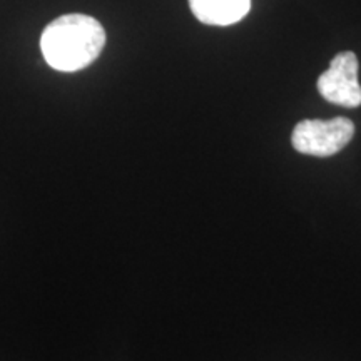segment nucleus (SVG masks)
I'll return each mask as SVG.
<instances>
[{
	"label": "nucleus",
	"mask_w": 361,
	"mask_h": 361,
	"mask_svg": "<svg viewBox=\"0 0 361 361\" xmlns=\"http://www.w3.org/2000/svg\"><path fill=\"white\" fill-rule=\"evenodd\" d=\"M106 45L101 22L84 13H67L51 22L40 37L45 62L61 72H78L92 64Z\"/></svg>",
	"instance_id": "1"
},
{
	"label": "nucleus",
	"mask_w": 361,
	"mask_h": 361,
	"mask_svg": "<svg viewBox=\"0 0 361 361\" xmlns=\"http://www.w3.org/2000/svg\"><path fill=\"white\" fill-rule=\"evenodd\" d=\"M355 135V124L348 117L335 119H305L293 129V147L301 154L329 157L350 144Z\"/></svg>",
	"instance_id": "2"
},
{
	"label": "nucleus",
	"mask_w": 361,
	"mask_h": 361,
	"mask_svg": "<svg viewBox=\"0 0 361 361\" xmlns=\"http://www.w3.org/2000/svg\"><path fill=\"white\" fill-rule=\"evenodd\" d=\"M318 92L328 102L341 107L361 106L358 82V57L355 52H340L333 57L328 71L318 79Z\"/></svg>",
	"instance_id": "3"
},
{
	"label": "nucleus",
	"mask_w": 361,
	"mask_h": 361,
	"mask_svg": "<svg viewBox=\"0 0 361 361\" xmlns=\"http://www.w3.org/2000/svg\"><path fill=\"white\" fill-rule=\"evenodd\" d=\"M197 20L207 25H233L247 16L251 0H189Z\"/></svg>",
	"instance_id": "4"
}]
</instances>
